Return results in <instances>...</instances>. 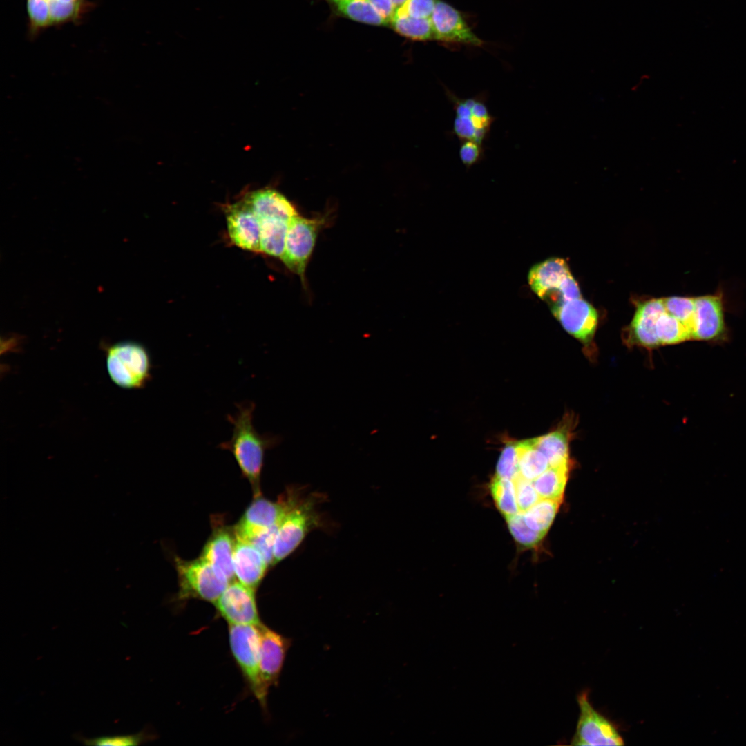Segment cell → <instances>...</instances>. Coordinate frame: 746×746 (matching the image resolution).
Wrapping results in <instances>:
<instances>
[{"label": "cell", "instance_id": "cell-1", "mask_svg": "<svg viewBox=\"0 0 746 746\" xmlns=\"http://www.w3.org/2000/svg\"><path fill=\"white\" fill-rule=\"evenodd\" d=\"M238 411L228 414L227 420L233 425L231 438L218 445L229 450L236 461L242 475L250 483L254 497L261 495L260 477L265 451L277 446L281 441L278 436L257 432L253 425L255 403L245 401L236 404Z\"/></svg>", "mask_w": 746, "mask_h": 746}, {"label": "cell", "instance_id": "cell-2", "mask_svg": "<svg viewBox=\"0 0 746 746\" xmlns=\"http://www.w3.org/2000/svg\"><path fill=\"white\" fill-rule=\"evenodd\" d=\"M106 361L111 381L122 388H142L152 376L150 354L140 343L125 341L106 347Z\"/></svg>", "mask_w": 746, "mask_h": 746}, {"label": "cell", "instance_id": "cell-3", "mask_svg": "<svg viewBox=\"0 0 746 746\" xmlns=\"http://www.w3.org/2000/svg\"><path fill=\"white\" fill-rule=\"evenodd\" d=\"M443 90L454 110L452 128L450 132L452 136L459 142L475 140L485 144L496 119L487 104V91L461 97L446 86H443Z\"/></svg>", "mask_w": 746, "mask_h": 746}, {"label": "cell", "instance_id": "cell-4", "mask_svg": "<svg viewBox=\"0 0 746 746\" xmlns=\"http://www.w3.org/2000/svg\"><path fill=\"white\" fill-rule=\"evenodd\" d=\"M323 497L317 493L303 496L285 515L276 535L273 566L294 551L311 530L323 525L317 506Z\"/></svg>", "mask_w": 746, "mask_h": 746}, {"label": "cell", "instance_id": "cell-5", "mask_svg": "<svg viewBox=\"0 0 746 746\" xmlns=\"http://www.w3.org/2000/svg\"><path fill=\"white\" fill-rule=\"evenodd\" d=\"M302 492L299 488L289 487L276 501L262 495L254 497L233 527L235 536L247 541L262 531L280 524L287 513L303 497Z\"/></svg>", "mask_w": 746, "mask_h": 746}, {"label": "cell", "instance_id": "cell-6", "mask_svg": "<svg viewBox=\"0 0 746 746\" xmlns=\"http://www.w3.org/2000/svg\"><path fill=\"white\" fill-rule=\"evenodd\" d=\"M180 600L198 599L214 603L229 584L204 560L175 558Z\"/></svg>", "mask_w": 746, "mask_h": 746}, {"label": "cell", "instance_id": "cell-7", "mask_svg": "<svg viewBox=\"0 0 746 746\" xmlns=\"http://www.w3.org/2000/svg\"><path fill=\"white\" fill-rule=\"evenodd\" d=\"M231 653L250 689L262 707H266L267 696L260 679V634L259 625H229Z\"/></svg>", "mask_w": 746, "mask_h": 746}, {"label": "cell", "instance_id": "cell-8", "mask_svg": "<svg viewBox=\"0 0 746 746\" xmlns=\"http://www.w3.org/2000/svg\"><path fill=\"white\" fill-rule=\"evenodd\" d=\"M92 6L88 0H26L28 35L34 38L50 28L77 23Z\"/></svg>", "mask_w": 746, "mask_h": 746}, {"label": "cell", "instance_id": "cell-9", "mask_svg": "<svg viewBox=\"0 0 746 746\" xmlns=\"http://www.w3.org/2000/svg\"><path fill=\"white\" fill-rule=\"evenodd\" d=\"M323 218H307L300 216L289 222L284 250L280 259L303 283L309 259L314 250L318 232L323 225Z\"/></svg>", "mask_w": 746, "mask_h": 746}, {"label": "cell", "instance_id": "cell-10", "mask_svg": "<svg viewBox=\"0 0 746 746\" xmlns=\"http://www.w3.org/2000/svg\"><path fill=\"white\" fill-rule=\"evenodd\" d=\"M580 716L572 745H623V738L615 725L597 711L589 700L587 691L577 696Z\"/></svg>", "mask_w": 746, "mask_h": 746}, {"label": "cell", "instance_id": "cell-11", "mask_svg": "<svg viewBox=\"0 0 746 746\" xmlns=\"http://www.w3.org/2000/svg\"><path fill=\"white\" fill-rule=\"evenodd\" d=\"M256 589L233 581L213 603L229 625H260Z\"/></svg>", "mask_w": 746, "mask_h": 746}, {"label": "cell", "instance_id": "cell-12", "mask_svg": "<svg viewBox=\"0 0 746 746\" xmlns=\"http://www.w3.org/2000/svg\"><path fill=\"white\" fill-rule=\"evenodd\" d=\"M430 20L433 40L473 46L482 45V40L471 30L461 13L443 1H437Z\"/></svg>", "mask_w": 746, "mask_h": 746}, {"label": "cell", "instance_id": "cell-13", "mask_svg": "<svg viewBox=\"0 0 746 746\" xmlns=\"http://www.w3.org/2000/svg\"><path fill=\"white\" fill-rule=\"evenodd\" d=\"M259 630L261 646L260 679L263 691L267 696L269 688L278 683L291 640L262 623L259 625Z\"/></svg>", "mask_w": 746, "mask_h": 746}, {"label": "cell", "instance_id": "cell-14", "mask_svg": "<svg viewBox=\"0 0 746 746\" xmlns=\"http://www.w3.org/2000/svg\"><path fill=\"white\" fill-rule=\"evenodd\" d=\"M224 212L231 242L247 251L261 252L259 220L250 206L242 199L226 205Z\"/></svg>", "mask_w": 746, "mask_h": 746}, {"label": "cell", "instance_id": "cell-15", "mask_svg": "<svg viewBox=\"0 0 746 746\" xmlns=\"http://www.w3.org/2000/svg\"><path fill=\"white\" fill-rule=\"evenodd\" d=\"M552 312L564 329L582 343L591 342L597 325L595 309L582 298L553 307Z\"/></svg>", "mask_w": 746, "mask_h": 746}, {"label": "cell", "instance_id": "cell-16", "mask_svg": "<svg viewBox=\"0 0 746 746\" xmlns=\"http://www.w3.org/2000/svg\"><path fill=\"white\" fill-rule=\"evenodd\" d=\"M234 545L233 528L216 524L200 555L230 583L236 580L233 563Z\"/></svg>", "mask_w": 746, "mask_h": 746}, {"label": "cell", "instance_id": "cell-17", "mask_svg": "<svg viewBox=\"0 0 746 746\" xmlns=\"http://www.w3.org/2000/svg\"><path fill=\"white\" fill-rule=\"evenodd\" d=\"M724 328L721 298L718 296L695 298V312L689 328L691 338L712 340L721 336Z\"/></svg>", "mask_w": 746, "mask_h": 746}, {"label": "cell", "instance_id": "cell-18", "mask_svg": "<svg viewBox=\"0 0 746 746\" xmlns=\"http://www.w3.org/2000/svg\"><path fill=\"white\" fill-rule=\"evenodd\" d=\"M570 274L564 259L551 258L533 266L529 271L528 281L539 298L552 303L553 305L562 281Z\"/></svg>", "mask_w": 746, "mask_h": 746}, {"label": "cell", "instance_id": "cell-19", "mask_svg": "<svg viewBox=\"0 0 746 746\" xmlns=\"http://www.w3.org/2000/svg\"><path fill=\"white\" fill-rule=\"evenodd\" d=\"M233 563L238 582L256 590L269 567L251 544L236 536Z\"/></svg>", "mask_w": 746, "mask_h": 746}, {"label": "cell", "instance_id": "cell-20", "mask_svg": "<svg viewBox=\"0 0 746 746\" xmlns=\"http://www.w3.org/2000/svg\"><path fill=\"white\" fill-rule=\"evenodd\" d=\"M665 312L663 299H651L640 304L630 325L633 342L649 348L658 346L656 324L658 317Z\"/></svg>", "mask_w": 746, "mask_h": 746}, {"label": "cell", "instance_id": "cell-21", "mask_svg": "<svg viewBox=\"0 0 746 746\" xmlns=\"http://www.w3.org/2000/svg\"><path fill=\"white\" fill-rule=\"evenodd\" d=\"M258 219L278 218L290 221L298 216L293 204L282 193L272 189H263L247 193L242 198Z\"/></svg>", "mask_w": 746, "mask_h": 746}, {"label": "cell", "instance_id": "cell-22", "mask_svg": "<svg viewBox=\"0 0 746 746\" xmlns=\"http://www.w3.org/2000/svg\"><path fill=\"white\" fill-rule=\"evenodd\" d=\"M334 12L351 20L373 26L388 21L367 0H325Z\"/></svg>", "mask_w": 746, "mask_h": 746}, {"label": "cell", "instance_id": "cell-23", "mask_svg": "<svg viewBox=\"0 0 746 746\" xmlns=\"http://www.w3.org/2000/svg\"><path fill=\"white\" fill-rule=\"evenodd\" d=\"M568 431L561 429L533 439L534 446L546 457L549 466L570 464Z\"/></svg>", "mask_w": 746, "mask_h": 746}, {"label": "cell", "instance_id": "cell-24", "mask_svg": "<svg viewBox=\"0 0 746 746\" xmlns=\"http://www.w3.org/2000/svg\"><path fill=\"white\" fill-rule=\"evenodd\" d=\"M258 220L261 252L280 257L284 250L289 221L278 218H260Z\"/></svg>", "mask_w": 746, "mask_h": 746}, {"label": "cell", "instance_id": "cell-25", "mask_svg": "<svg viewBox=\"0 0 746 746\" xmlns=\"http://www.w3.org/2000/svg\"><path fill=\"white\" fill-rule=\"evenodd\" d=\"M570 464L549 467L533 481L540 499L562 501L567 481Z\"/></svg>", "mask_w": 746, "mask_h": 746}, {"label": "cell", "instance_id": "cell-26", "mask_svg": "<svg viewBox=\"0 0 746 746\" xmlns=\"http://www.w3.org/2000/svg\"><path fill=\"white\" fill-rule=\"evenodd\" d=\"M519 475L533 481L550 466L546 457L534 446L532 439L516 443Z\"/></svg>", "mask_w": 746, "mask_h": 746}, {"label": "cell", "instance_id": "cell-27", "mask_svg": "<svg viewBox=\"0 0 746 746\" xmlns=\"http://www.w3.org/2000/svg\"><path fill=\"white\" fill-rule=\"evenodd\" d=\"M561 501L539 499L529 509L523 512L526 524L533 530L546 535L557 513Z\"/></svg>", "mask_w": 746, "mask_h": 746}, {"label": "cell", "instance_id": "cell-28", "mask_svg": "<svg viewBox=\"0 0 746 746\" xmlns=\"http://www.w3.org/2000/svg\"><path fill=\"white\" fill-rule=\"evenodd\" d=\"M390 23L396 33L407 39L423 41L433 40L430 18L419 19L394 15Z\"/></svg>", "mask_w": 746, "mask_h": 746}, {"label": "cell", "instance_id": "cell-29", "mask_svg": "<svg viewBox=\"0 0 746 746\" xmlns=\"http://www.w3.org/2000/svg\"><path fill=\"white\" fill-rule=\"evenodd\" d=\"M656 329L660 345L675 344L691 338L688 327L666 312L658 317Z\"/></svg>", "mask_w": 746, "mask_h": 746}, {"label": "cell", "instance_id": "cell-30", "mask_svg": "<svg viewBox=\"0 0 746 746\" xmlns=\"http://www.w3.org/2000/svg\"><path fill=\"white\" fill-rule=\"evenodd\" d=\"M490 490L497 508L505 517L519 512L513 480L496 476L492 481Z\"/></svg>", "mask_w": 746, "mask_h": 746}, {"label": "cell", "instance_id": "cell-31", "mask_svg": "<svg viewBox=\"0 0 746 746\" xmlns=\"http://www.w3.org/2000/svg\"><path fill=\"white\" fill-rule=\"evenodd\" d=\"M151 734L146 731L126 735L103 736L95 738H86L80 734H75V740L89 746H136L151 739Z\"/></svg>", "mask_w": 746, "mask_h": 746}, {"label": "cell", "instance_id": "cell-32", "mask_svg": "<svg viewBox=\"0 0 746 746\" xmlns=\"http://www.w3.org/2000/svg\"><path fill=\"white\" fill-rule=\"evenodd\" d=\"M513 537L522 546L533 547L537 544L544 535L532 530L526 523L523 512L506 517Z\"/></svg>", "mask_w": 746, "mask_h": 746}, {"label": "cell", "instance_id": "cell-33", "mask_svg": "<svg viewBox=\"0 0 746 746\" xmlns=\"http://www.w3.org/2000/svg\"><path fill=\"white\" fill-rule=\"evenodd\" d=\"M667 313L684 323L689 329L695 312V298L673 296L663 299Z\"/></svg>", "mask_w": 746, "mask_h": 746}, {"label": "cell", "instance_id": "cell-34", "mask_svg": "<svg viewBox=\"0 0 746 746\" xmlns=\"http://www.w3.org/2000/svg\"><path fill=\"white\" fill-rule=\"evenodd\" d=\"M496 472L497 477L513 481L519 475L516 443H508L504 447L497 462Z\"/></svg>", "mask_w": 746, "mask_h": 746}, {"label": "cell", "instance_id": "cell-35", "mask_svg": "<svg viewBox=\"0 0 746 746\" xmlns=\"http://www.w3.org/2000/svg\"><path fill=\"white\" fill-rule=\"evenodd\" d=\"M279 526L280 524L270 527L247 541L260 552L269 567L273 566L274 545Z\"/></svg>", "mask_w": 746, "mask_h": 746}, {"label": "cell", "instance_id": "cell-36", "mask_svg": "<svg viewBox=\"0 0 746 746\" xmlns=\"http://www.w3.org/2000/svg\"><path fill=\"white\" fill-rule=\"evenodd\" d=\"M513 481L519 512H525L540 498L535 488L533 481L528 480L518 475Z\"/></svg>", "mask_w": 746, "mask_h": 746}, {"label": "cell", "instance_id": "cell-37", "mask_svg": "<svg viewBox=\"0 0 746 746\" xmlns=\"http://www.w3.org/2000/svg\"><path fill=\"white\" fill-rule=\"evenodd\" d=\"M484 144L475 140L460 142L459 157L463 165L468 169L481 162L485 157Z\"/></svg>", "mask_w": 746, "mask_h": 746}, {"label": "cell", "instance_id": "cell-38", "mask_svg": "<svg viewBox=\"0 0 746 746\" xmlns=\"http://www.w3.org/2000/svg\"><path fill=\"white\" fill-rule=\"evenodd\" d=\"M437 0H407L396 10V15H407L414 18L430 19Z\"/></svg>", "mask_w": 746, "mask_h": 746}, {"label": "cell", "instance_id": "cell-39", "mask_svg": "<svg viewBox=\"0 0 746 746\" xmlns=\"http://www.w3.org/2000/svg\"><path fill=\"white\" fill-rule=\"evenodd\" d=\"M581 298L580 291L577 282L570 274L562 281L557 292V298L552 307L565 301Z\"/></svg>", "mask_w": 746, "mask_h": 746}, {"label": "cell", "instance_id": "cell-40", "mask_svg": "<svg viewBox=\"0 0 746 746\" xmlns=\"http://www.w3.org/2000/svg\"><path fill=\"white\" fill-rule=\"evenodd\" d=\"M367 1L390 23L396 11L391 0Z\"/></svg>", "mask_w": 746, "mask_h": 746}, {"label": "cell", "instance_id": "cell-41", "mask_svg": "<svg viewBox=\"0 0 746 746\" xmlns=\"http://www.w3.org/2000/svg\"><path fill=\"white\" fill-rule=\"evenodd\" d=\"M396 10L400 8L407 0H391Z\"/></svg>", "mask_w": 746, "mask_h": 746}]
</instances>
